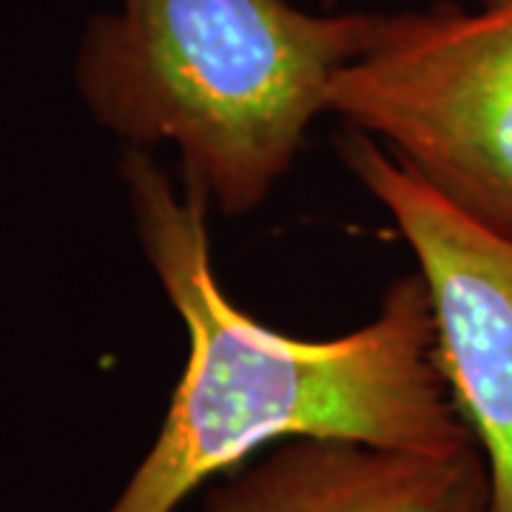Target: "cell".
Returning a JSON list of instances; mask_svg holds the SVG:
<instances>
[{
    "label": "cell",
    "mask_w": 512,
    "mask_h": 512,
    "mask_svg": "<svg viewBox=\"0 0 512 512\" xmlns=\"http://www.w3.org/2000/svg\"><path fill=\"white\" fill-rule=\"evenodd\" d=\"M336 148L419 259L436 367L484 456L490 510L512 512V239L458 211L365 131L348 126Z\"/></svg>",
    "instance_id": "4"
},
{
    "label": "cell",
    "mask_w": 512,
    "mask_h": 512,
    "mask_svg": "<svg viewBox=\"0 0 512 512\" xmlns=\"http://www.w3.org/2000/svg\"><path fill=\"white\" fill-rule=\"evenodd\" d=\"M131 222L148 265L188 330V362L157 439L106 512H174L194 490L268 444L356 441L453 453L476 444L436 367L421 274L387 285L365 328L305 342L234 305L217 282L208 197L177 191L148 148L120 157Z\"/></svg>",
    "instance_id": "1"
},
{
    "label": "cell",
    "mask_w": 512,
    "mask_h": 512,
    "mask_svg": "<svg viewBox=\"0 0 512 512\" xmlns=\"http://www.w3.org/2000/svg\"><path fill=\"white\" fill-rule=\"evenodd\" d=\"M328 111L512 239V0L384 15L333 77Z\"/></svg>",
    "instance_id": "3"
},
{
    "label": "cell",
    "mask_w": 512,
    "mask_h": 512,
    "mask_svg": "<svg viewBox=\"0 0 512 512\" xmlns=\"http://www.w3.org/2000/svg\"><path fill=\"white\" fill-rule=\"evenodd\" d=\"M478 3H490V0H478Z\"/></svg>",
    "instance_id": "6"
},
{
    "label": "cell",
    "mask_w": 512,
    "mask_h": 512,
    "mask_svg": "<svg viewBox=\"0 0 512 512\" xmlns=\"http://www.w3.org/2000/svg\"><path fill=\"white\" fill-rule=\"evenodd\" d=\"M384 15H316L288 0H120L74 57L86 109L126 146L171 143L225 217L256 211L291 171L333 77Z\"/></svg>",
    "instance_id": "2"
},
{
    "label": "cell",
    "mask_w": 512,
    "mask_h": 512,
    "mask_svg": "<svg viewBox=\"0 0 512 512\" xmlns=\"http://www.w3.org/2000/svg\"><path fill=\"white\" fill-rule=\"evenodd\" d=\"M202 512H493L478 444L453 453L293 439L237 467Z\"/></svg>",
    "instance_id": "5"
}]
</instances>
